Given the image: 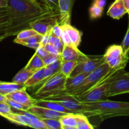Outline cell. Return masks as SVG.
<instances>
[{
	"mask_svg": "<svg viewBox=\"0 0 129 129\" xmlns=\"http://www.w3.org/2000/svg\"><path fill=\"white\" fill-rule=\"evenodd\" d=\"M10 22L6 28V36H13L30 28L32 21L48 15L54 10L38 0H8Z\"/></svg>",
	"mask_w": 129,
	"mask_h": 129,
	"instance_id": "1",
	"label": "cell"
},
{
	"mask_svg": "<svg viewBox=\"0 0 129 129\" xmlns=\"http://www.w3.org/2000/svg\"><path fill=\"white\" fill-rule=\"evenodd\" d=\"M84 104L85 115L88 117H96L102 121L112 117L129 116V102L106 100Z\"/></svg>",
	"mask_w": 129,
	"mask_h": 129,
	"instance_id": "2",
	"label": "cell"
},
{
	"mask_svg": "<svg viewBox=\"0 0 129 129\" xmlns=\"http://www.w3.org/2000/svg\"><path fill=\"white\" fill-rule=\"evenodd\" d=\"M68 77L61 72L47 79L35 93L36 99H45L52 96L66 93V82Z\"/></svg>",
	"mask_w": 129,
	"mask_h": 129,
	"instance_id": "3",
	"label": "cell"
},
{
	"mask_svg": "<svg viewBox=\"0 0 129 129\" xmlns=\"http://www.w3.org/2000/svg\"><path fill=\"white\" fill-rule=\"evenodd\" d=\"M113 71H117L112 69L106 62L103 63L93 71L89 73L84 81L79 86L67 93L73 96L84 94L94 88L102 79H104L105 77L108 76Z\"/></svg>",
	"mask_w": 129,
	"mask_h": 129,
	"instance_id": "4",
	"label": "cell"
},
{
	"mask_svg": "<svg viewBox=\"0 0 129 129\" xmlns=\"http://www.w3.org/2000/svg\"><path fill=\"white\" fill-rule=\"evenodd\" d=\"M117 71L112 72L110 74L105 77L104 79H102L94 88L86 93L74 96L81 103H91L108 100V97L107 96V92L113 81L115 74Z\"/></svg>",
	"mask_w": 129,
	"mask_h": 129,
	"instance_id": "5",
	"label": "cell"
},
{
	"mask_svg": "<svg viewBox=\"0 0 129 129\" xmlns=\"http://www.w3.org/2000/svg\"><path fill=\"white\" fill-rule=\"evenodd\" d=\"M103 56L105 62L115 71L124 69L129 60L128 55L125 54L121 45L110 46Z\"/></svg>",
	"mask_w": 129,
	"mask_h": 129,
	"instance_id": "6",
	"label": "cell"
},
{
	"mask_svg": "<svg viewBox=\"0 0 129 129\" xmlns=\"http://www.w3.org/2000/svg\"><path fill=\"white\" fill-rule=\"evenodd\" d=\"M62 25L59 10H54L50 13L45 15L30 24V28L34 29L38 34L44 35L50 31L57 24Z\"/></svg>",
	"mask_w": 129,
	"mask_h": 129,
	"instance_id": "7",
	"label": "cell"
},
{
	"mask_svg": "<svg viewBox=\"0 0 129 129\" xmlns=\"http://www.w3.org/2000/svg\"><path fill=\"white\" fill-rule=\"evenodd\" d=\"M105 62L103 55H87L84 54L78 60V63L69 77H73L80 74H89L98 67Z\"/></svg>",
	"mask_w": 129,
	"mask_h": 129,
	"instance_id": "8",
	"label": "cell"
},
{
	"mask_svg": "<svg viewBox=\"0 0 129 129\" xmlns=\"http://www.w3.org/2000/svg\"><path fill=\"white\" fill-rule=\"evenodd\" d=\"M129 93V73L124 69L117 71L107 92L108 97Z\"/></svg>",
	"mask_w": 129,
	"mask_h": 129,
	"instance_id": "9",
	"label": "cell"
},
{
	"mask_svg": "<svg viewBox=\"0 0 129 129\" xmlns=\"http://www.w3.org/2000/svg\"><path fill=\"white\" fill-rule=\"evenodd\" d=\"M45 99L58 102L73 113H83L84 114V110H85L84 103L80 102L74 96L71 95L68 93L52 96Z\"/></svg>",
	"mask_w": 129,
	"mask_h": 129,
	"instance_id": "10",
	"label": "cell"
},
{
	"mask_svg": "<svg viewBox=\"0 0 129 129\" xmlns=\"http://www.w3.org/2000/svg\"><path fill=\"white\" fill-rule=\"evenodd\" d=\"M26 88L18 89L5 96L6 99L13 100L15 102L24 105L29 108L35 104L37 99L31 97L26 91Z\"/></svg>",
	"mask_w": 129,
	"mask_h": 129,
	"instance_id": "11",
	"label": "cell"
},
{
	"mask_svg": "<svg viewBox=\"0 0 129 129\" xmlns=\"http://www.w3.org/2000/svg\"><path fill=\"white\" fill-rule=\"evenodd\" d=\"M29 112L35 116L40 118V119H45V118H60L62 116L64 115L65 113L62 112H56L45 107H40L36 105L29 107L27 110Z\"/></svg>",
	"mask_w": 129,
	"mask_h": 129,
	"instance_id": "12",
	"label": "cell"
},
{
	"mask_svg": "<svg viewBox=\"0 0 129 129\" xmlns=\"http://www.w3.org/2000/svg\"><path fill=\"white\" fill-rule=\"evenodd\" d=\"M127 13L123 0H115L107 11V15L114 20H120Z\"/></svg>",
	"mask_w": 129,
	"mask_h": 129,
	"instance_id": "13",
	"label": "cell"
},
{
	"mask_svg": "<svg viewBox=\"0 0 129 129\" xmlns=\"http://www.w3.org/2000/svg\"><path fill=\"white\" fill-rule=\"evenodd\" d=\"M84 54L78 49V47L64 45L60 57L62 60H78Z\"/></svg>",
	"mask_w": 129,
	"mask_h": 129,
	"instance_id": "14",
	"label": "cell"
},
{
	"mask_svg": "<svg viewBox=\"0 0 129 129\" xmlns=\"http://www.w3.org/2000/svg\"><path fill=\"white\" fill-rule=\"evenodd\" d=\"M74 0H58L59 10L60 14L62 25L70 23L71 12Z\"/></svg>",
	"mask_w": 129,
	"mask_h": 129,
	"instance_id": "15",
	"label": "cell"
},
{
	"mask_svg": "<svg viewBox=\"0 0 129 129\" xmlns=\"http://www.w3.org/2000/svg\"><path fill=\"white\" fill-rule=\"evenodd\" d=\"M45 71V66L35 71L28 80L25 83V86L26 88H32L39 85L40 84H42L47 80Z\"/></svg>",
	"mask_w": 129,
	"mask_h": 129,
	"instance_id": "16",
	"label": "cell"
},
{
	"mask_svg": "<svg viewBox=\"0 0 129 129\" xmlns=\"http://www.w3.org/2000/svg\"><path fill=\"white\" fill-rule=\"evenodd\" d=\"M35 105L40 106V107H45V108H49V109L52 110L56 111V112H62V113H72L70 110L66 108L59 103L55 102V101L50 100L37 99Z\"/></svg>",
	"mask_w": 129,
	"mask_h": 129,
	"instance_id": "17",
	"label": "cell"
},
{
	"mask_svg": "<svg viewBox=\"0 0 129 129\" xmlns=\"http://www.w3.org/2000/svg\"><path fill=\"white\" fill-rule=\"evenodd\" d=\"M3 117L10 122L15 123V124L19 125L26 126V127H30V124H31L30 118L25 115L19 113V112L13 111L11 113L4 116Z\"/></svg>",
	"mask_w": 129,
	"mask_h": 129,
	"instance_id": "18",
	"label": "cell"
},
{
	"mask_svg": "<svg viewBox=\"0 0 129 129\" xmlns=\"http://www.w3.org/2000/svg\"><path fill=\"white\" fill-rule=\"evenodd\" d=\"M62 27L68 34L72 44L75 47H78L81 42V34L80 31L72 26L69 23L63 24L62 25Z\"/></svg>",
	"mask_w": 129,
	"mask_h": 129,
	"instance_id": "19",
	"label": "cell"
},
{
	"mask_svg": "<svg viewBox=\"0 0 129 129\" xmlns=\"http://www.w3.org/2000/svg\"><path fill=\"white\" fill-rule=\"evenodd\" d=\"M42 36L43 35L37 34V35L30 37L27 39H22V40L15 39L14 40V42L36 50L38 47H40V42L41 41Z\"/></svg>",
	"mask_w": 129,
	"mask_h": 129,
	"instance_id": "20",
	"label": "cell"
},
{
	"mask_svg": "<svg viewBox=\"0 0 129 129\" xmlns=\"http://www.w3.org/2000/svg\"><path fill=\"white\" fill-rule=\"evenodd\" d=\"M88 74H80L73 77H68L66 82V91L69 92L79 86L83 81Z\"/></svg>",
	"mask_w": 129,
	"mask_h": 129,
	"instance_id": "21",
	"label": "cell"
},
{
	"mask_svg": "<svg viewBox=\"0 0 129 129\" xmlns=\"http://www.w3.org/2000/svg\"><path fill=\"white\" fill-rule=\"evenodd\" d=\"M26 88L25 84H18L13 82H3L0 81V94L6 96L12 92L18 89Z\"/></svg>",
	"mask_w": 129,
	"mask_h": 129,
	"instance_id": "22",
	"label": "cell"
},
{
	"mask_svg": "<svg viewBox=\"0 0 129 129\" xmlns=\"http://www.w3.org/2000/svg\"><path fill=\"white\" fill-rule=\"evenodd\" d=\"M59 120L62 125V129H77L75 113H65Z\"/></svg>",
	"mask_w": 129,
	"mask_h": 129,
	"instance_id": "23",
	"label": "cell"
},
{
	"mask_svg": "<svg viewBox=\"0 0 129 129\" xmlns=\"http://www.w3.org/2000/svg\"><path fill=\"white\" fill-rule=\"evenodd\" d=\"M34 72H35L34 71L27 69L26 68L24 67L13 78L12 82L18 83V84H25Z\"/></svg>",
	"mask_w": 129,
	"mask_h": 129,
	"instance_id": "24",
	"label": "cell"
},
{
	"mask_svg": "<svg viewBox=\"0 0 129 129\" xmlns=\"http://www.w3.org/2000/svg\"><path fill=\"white\" fill-rule=\"evenodd\" d=\"M45 66V64H44L42 58L40 57L39 55L35 53L26 65L25 68L35 71Z\"/></svg>",
	"mask_w": 129,
	"mask_h": 129,
	"instance_id": "25",
	"label": "cell"
},
{
	"mask_svg": "<svg viewBox=\"0 0 129 129\" xmlns=\"http://www.w3.org/2000/svg\"><path fill=\"white\" fill-rule=\"evenodd\" d=\"M76 118L77 129H93L94 127L91 124L88 117L83 113H75Z\"/></svg>",
	"mask_w": 129,
	"mask_h": 129,
	"instance_id": "26",
	"label": "cell"
},
{
	"mask_svg": "<svg viewBox=\"0 0 129 129\" xmlns=\"http://www.w3.org/2000/svg\"><path fill=\"white\" fill-rule=\"evenodd\" d=\"M78 63V60H62L60 72L66 77H69Z\"/></svg>",
	"mask_w": 129,
	"mask_h": 129,
	"instance_id": "27",
	"label": "cell"
},
{
	"mask_svg": "<svg viewBox=\"0 0 129 129\" xmlns=\"http://www.w3.org/2000/svg\"><path fill=\"white\" fill-rule=\"evenodd\" d=\"M42 120L47 129H62V125L59 118H45Z\"/></svg>",
	"mask_w": 129,
	"mask_h": 129,
	"instance_id": "28",
	"label": "cell"
},
{
	"mask_svg": "<svg viewBox=\"0 0 129 129\" xmlns=\"http://www.w3.org/2000/svg\"><path fill=\"white\" fill-rule=\"evenodd\" d=\"M89 16L91 19H96L101 17L103 15V8H102L93 3L89 8Z\"/></svg>",
	"mask_w": 129,
	"mask_h": 129,
	"instance_id": "29",
	"label": "cell"
},
{
	"mask_svg": "<svg viewBox=\"0 0 129 129\" xmlns=\"http://www.w3.org/2000/svg\"><path fill=\"white\" fill-rule=\"evenodd\" d=\"M10 11L8 7L0 8V25H6L8 26L10 22Z\"/></svg>",
	"mask_w": 129,
	"mask_h": 129,
	"instance_id": "30",
	"label": "cell"
},
{
	"mask_svg": "<svg viewBox=\"0 0 129 129\" xmlns=\"http://www.w3.org/2000/svg\"><path fill=\"white\" fill-rule=\"evenodd\" d=\"M37 34L38 33L34 29L31 28H29L24 29V30L20 31L17 34L16 39H19V40H22V39H27V38L30 37L34 36V35H37Z\"/></svg>",
	"mask_w": 129,
	"mask_h": 129,
	"instance_id": "31",
	"label": "cell"
},
{
	"mask_svg": "<svg viewBox=\"0 0 129 129\" xmlns=\"http://www.w3.org/2000/svg\"><path fill=\"white\" fill-rule=\"evenodd\" d=\"M49 43L54 45L60 53L62 52V50L64 45L63 44L62 41L61 39H60V38L57 37L55 36V35H52L51 34L50 38H49Z\"/></svg>",
	"mask_w": 129,
	"mask_h": 129,
	"instance_id": "32",
	"label": "cell"
},
{
	"mask_svg": "<svg viewBox=\"0 0 129 129\" xmlns=\"http://www.w3.org/2000/svg\"><path fill=\"white\" fill-rule=\"evenodd\" d=\"M61 64H62V59L60 58L59 60H58L57 61L55 62L53 64H50V65L47 66V68L49 70V71L50 72V74H51V76L55 75L57 73L60 72V68H61Z\"/></svg>",
	"mask_w": 129,
	"mask_h": 129,
	"instance_id": "33",
	"label": "cell"
},
{
	"mask_svg": "<svg viewBox=\"0 0 129 129\" xmlns=\"http://www.w3.org/2000/svg\"><path fill=\"white\" fill-rule=\"evenodd\" d=\"M61 58L60 55H57V54H49L47 55L43 59L44 62L45 64V66L50 65V64H53L55 62L57 61L58 60Z\"/></svg>",
	"mask_w": 129,
	"mask_h": 129,
	"instance_id": "34",
	"label": "cell"
},
{
	"mask_svg": "<svg viewBox=\"0 0 129 129\" xmlns=\"http://www.w3.org/2000/svg\"><path fill=\"white\" fill-rule=\"evenodd\" d=\"M13 112L12 108L6 102H0V115L3 117Z\"/></svg>",
	"mask_w": 129,
	"mask_h": 129,
	"instance_id": "35",
	"label": "cell"
},
{
	"mask_svg": "<svg viewBox=\"0 0 129 129\" xmlns=\"http://www.w3.org/2000/svg\"><path fill=\"white\" fill-rule=\"evenodd\" d=\"M6 102L10 105V107L12 108V109L17 110H27L28 109V107H26V106L21 104L20 103H18L16 102H15L13 100L6 99Z\"/></svg>",
	"mask_w": 129,
	"mask_h": 129,
	"instance_id": "36",
	"label": "cell"
},
{
	"mask_svg": "<svg viewBox=\"0 0 129 129\" xmlns=\"http://www.w3.org/2000/svg\"><path fill=\"white\" fill-rule=\"evenodd\" d=\"M122 47L123 48V52L125 54L128 55L129 54V21H128V26L127 28V32H126L125 35L124 37L123 41L122 43Z\"/></svg>",
	"mask_w": 129,
	"mask_h": 129,
	"instance_id": "37",
	"label": "cell"
},
{
	"mask_svg": "<svg viewBox=\"0 0 129 129\" xmlns=\"http://www.w3.org/2000/svg\"><path fill=\"white\" fill-rule=\"evenodd\" d=\"M62 25L60 24H57L55 26H53L52 28V34L55 36L59 38H61L62 34Z\"/></svg>",
	"mask_w": 129,
	"mask_h": 129,
	"instance_id": "38",
	"label": "cell"
},
{
	"mask_svg": "<svg viewBox=\"0 0 129 129\" xmlns=\"http://www.w3.org/2000/svg\"><path fill=\"white\" fill-rule=\"evenodd\" d=\"M44 49H45L47 52L49 54H57V55H60L61 53L57 50L56 47L54 45H53L51 44H47L44 47Z\"/></svg>",
	"mask_w": 129,
	"mask_h": 129,
	"instance_id": "39",
	"label": "cell"
},
{
	"mask_svg": "<svg viewBox=\"0 0 129 129\" xmlns=\"http://www.w3.org/2000/svg\"><path fill=\"white\" fill-rule=\"evenodd\" d=\"M63 31H62V36H61V40L62 41L63 44L64 45H72V46H74L73 44H72L71 41L70 39H69V36H68V34L66 33V31L62 28ZM75 47V46H74Z\"/></svg>",
	"mask_w": 129,
	"mask_h": 129,
	"instance_id": "40",
	"label": "cell"
},
{
	"mask_svg": "<svg viewBox=\"0 0 129 129\" xmlns=\"http://www.w3.org/2000/svg\"><path fill=\"white\" fill-rule=\"evenodd\" d=\"M35 50H36V51H35V53H36L37 55H39L40 57L42 58V59H44V57H45L49 54V53L45 50V49H44V47L40 46Z\"/></svg>",
	"mask_w": 129,
	"mask_h": 129,
	"instance_id": "41",
	"label": "cell"
},
{
	"mask_svg": "<svg viewBox=\"0 0 129 129\" xmlns=\"http://www.w3.org/2000/svg\"><path fill=\"white\" fill-rule=\"evenodd\" d=\"M47 5L54 10H59V2L58 0H45Z\"/></svg>",
	"mask_w": 129,
	"mask_h": 129,
	"instance_id": "42",
	"label": "cell"
},
{
	"mask_svg": "<svg viewBox=\"0 0 129 129\" xmlns=\"http://www.w3.org/2000/svg\"><path fill=\"white\" fill-rule=\"evenodd\" d=\"M94 3H95L102 8L104 9L106 4V0H94Z\"/></svg>",
	"mask_w": 129,
	"mask_h": 129,
	"instance_id": "43",
	"label": "cell"
},
{
	"mask_svg": "<svg viewBox=\"0 0 129 129\" xmlns=\"http://www.w3.org/2000/svg\"><path fill=\"white\" fill-rule=\"evenodd\" d=\"M7 27L8 25H0V35L5 34Z\"/></svg>",
	"mask_w": 129,
	"mask_h": 129,
	"instance_id": "44",
	"label": "cell"
},
{
	"mask_svg": "<svg viewBox=\"0 0 129 129\" xmlns=\"http://www.w3.org/2000/svg\"><path fill=\"white\" fill-rule=\"evenodd\" d=\"M8 7V0H0V8Z\"/></svg>",
	"mask_w": 129,
	"mask_h": 129,
	"instance_id": "45",
	"label": "cell"
},
{
	"mask_svg": "<svg viewBox=\"0 0 129 129\" xmlns=\"http://www.w3.org/2000/svg\"><path fill=\"white\" fill-rule=\"evenodd\" d=\"M123 1L127 13H129V0H123Z\"/></svg>",
	"mask_w": 129,
	"mask_h": 129,
	"instance_id": "46",
	"label": "cell"
},
{
	"mask_svg": "<svg viewBox=\"0 0 129 129\" xmlns=\"http://www.w3.org/2000/svg\"><path fill=\"white\" fill-rule=\"evenodd\" d=\"M0 102H6V97L1 94H0Z\"/></svg>",
	"mask_w": 129,
	"mask_h": 129,
	"instance_id": "47",
	"label": "cell"
},
{
	"mask_svg": "<svg viewBox=\"0 0 129 129\" xmlns=\"http://www.w3.org/2000/svg\"><path fill=\"white\" fill-rule=\"evenodd\" d=\"M6 37H7V36H6V34H3V35H0V42L2 41L5 39H6Z\"/></svg>",
	"mask_w": 129,
	"mask_h": 129,
	"instance_id": "48",
	"label": "cell"
},
{
	"mask_svg": "<svg viewBox=\"0 0 129 129\" xmlns=\"http://www.w3.org/2000/svg\"><path fill=\"white\" fill-rule=\"evenodd\" d=\"M41 1H42V2L44 3H45V4H46V5H47L46 1H45V0H41Z\"/></svg>",
	"mask_w": 129,
	"mask_h": 129,
	"instance_id": "49",
	"label": "cell"
},
{
	"mask_svg": "<svg viewBox=\"0 0 129 129\" xmlns=\"http://www.w3.org/2000/svg\"><path fill=\"white\" fill-rule=\"evenodd\" d=\"M128 17H129V13H128ZM128 21H129V20H128Z\"/></svg>",
	"mask_w": 129,
	"mask_h": 129,
	"instance_id": "50",
	"label": "cell"
}]
</instances>
